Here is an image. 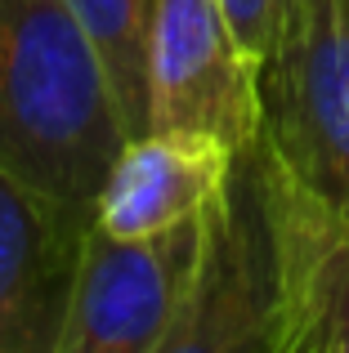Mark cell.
Masks as SVG:
<instances>
[{
    "label": "cell",
    "mask_w": 349,
    "mask_h": 353,
    "mask_svg": "<svg viewBox=\"0 0 349 353\" xmlns=\"http://www.w3.org/2000/svg\"><path fill=\"white\" fill-rule=\"evenodd\" d=\"M130 139L103 68L63 0H0V165L32 192L94 219Z\"/></svg>",
    "instance_id": "cell-1"
},
{
    "label": "cell",
    "mask_w": 349,
    "mask_h": 353,
    "mask_svg": "<svg viewBox=\"0 0 349 353\" xmlns=\"http://www.w3.org/2000/svg\"><path fill=\"white\" fill-rule=\"evenodd\" d=\"M260 99L273 165L349 224V0H282Z\"/></svg>",
    "instance_id": "cell-2"
},
{
    "label": "cell",
    "mask_w": 349,
    "mask_h": 353,
    "mask_svg": "<svg viewBox=\"0 0 349 353\" xmlns=\"http://www.w3.org/2000/svg\"><path fill=\"white\" fill-rule=\"evenodd\" d=\"M282 318L278 237L260 143L237 152L224 192L206 206V241L174 318L152 353H264Z\"/></svg>",
    "instance_id": "cell-3"
},
{
    "label": "cell",
    "mask_w": 349,
    "mask_h": 353,
    "mask_svg": "<svg viewBox=\"0 0 349 353\" xmlns=\"http://www.w3.org/2000/svg\"><path fill=\"white\" fill-rule=\"evenodd\" d=\"M148 130L210 134L233 152L260 143V63L237 41L219 0H152Z\"/></svg>",
    "instance_id": "cell-4"
},
{
    "label": "cell",
    "mask_w": 349,
    "mask_h": 353,
    "mask_svg": "<svg viewBox=\"0 0 349 353\" xmlns=\"http://www.w3.org/2000/svg\"><path fill=\"white\" fill-rule=\"evenodd\" d=\"M206 210L143 241L86 233L72 313L54 353H152L201 259Z\"/></svg>",
    "instance_id": "cell-5"
},
{
    "label": "cell",
    "mask_w": 349,
    "mask_h": 353,
    "mask_svg": "<svg viewBox=\"0 0 349 353\" xmlns=\"http://www.w3.org/2000/svg\"><path fill=\"white\" fill-rule=\"evenodd\" d=\"M90 224L0 165V353H54Z\"/></svg>",
    "instance_id": "cell-6"
},
{
    "label": "cell",
    "mask_w": 349,
    "mask_h": 353,
    "mask_svg": "<svg viewBox=\"0 0 349 353\" xmlns=\"http://www.w3.org/2000/svg\"><path fill=\"white\" fill-rule=\"evenodd\" d=\"M237 152L210 134L143 130L126 139L94 201V233L143 241L197 219L224 192Z\"/></svg>",
    "instance_id": "cell-7"
},
{
    "label": "cell",
    "mask_w": 349,
    "mask_h": 353,
    "mask_svg": "<svg viewBox=\"0 0 349 353\" xmlns=\"http://www.w3.org/2000/svg\"><path fill=\"white\" fill-rule=\"evenodd\" d=\"M264 188L278 237V273L318 353H349V224L300 192L264 152Z\"/></svg>",
    "instance_id": "cell-8"
},
{
    "label": "cell",
    "mask_w": 349,
    "mask_h": 353,
    "mask_svg": "<svg viewBox=\"0 0 349 353\" xmlns=\"http://www.w3.org/2000/svg\"><path fill=\"white\" fill-rule=\"evenodd\" d=\"M86 32L112 99L121 108L126 130H148V14L152 0H63Z\"/></svg>",
    "instance_id": "cell-9"
},
{
    "label": "cell",
    "mask_w": 349,
    "mask_h": 353,
    "mask_svg": "<svg viewBox=\"0 0 349 353\" xmlns=\"http://www.w3.org/2000/svg\"><path fill=\"white\" fill-rule=\"evenodd\" d=\"M219 5H224L237 41H242L246 50H251V59L264 68V54H269V45H273V27H278L282 0H219Z\"/></svg>",
    "instance_id": "cell-10"
},
{
    "label": "cell",
    "mask_w": 349,
    "mask_h": 353,
    "mask_svg": "<svg viewBox=\"0 0 349 353\" xmlns=\"http://www.w3.org/2000/svg\"><path fill=\"white\" fill-rule=\"evenodd\" d=\"M278 277H282V273H278ZM309 349H314V340H309L305 318L291 309L287 291H282V318H278V331H273V340L264 345V353H309Z\"/></svg>",
    "instance_id": "cell-11"
},
{
    "label": "cell",
    "mask_w": 349,
    "mask_h": 353,
    "mask_svg": "<svg viewBox=\"0 0 349 353\" xmlns=\"http://www.w3.org/2000/svg\"><path fill=\"white\" fill-rule=\"evenodd\" d=\"M309 340H314V336H309ZM309 353H318V349H309Z\"/></svg>",
    "instance_id": "cell-12"
}]
</instances>
